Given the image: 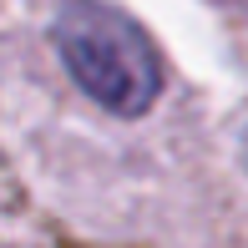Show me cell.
<instances>
[{
    "label": "cell",
    "mask_w": 248,
    "mask_h": 248,
    "mask_svg": "<svg viewBox=\"0 0 248 248\" xmlns=\"http://www.w3.org/2000/svg\"><path fill=\"white\" fill-rule=\"evenodd\" d=\"M56 46L76 86L117 117H142L162 96V61L147 31L107 0H66L56 16Z\"/></svg>",
    "instance_id": "cell-1"
},
{
    "label": "cell",
    "mask_w": 248,
    "mask_h": 248,
    "mask_svg": "<svg viewBox=\"0 0 248 248\" xmlns=\"http://www.w3.org/2000/svg\"><path fill=\"white\" fill-rule=\"evenodd\" d=\"M223 5H248V0H223Z\"/></svg>",
    "instance_id": "cell-2"
},
{
    "label": "cell",
    "mask_w": 248,
    "mask_h": 248,
    "mask_svg": "<svg viewBox=\"0 0 248 248\" xmlns=\"http://www.w3.org/2000/svg\"><path fill=\"white\" fill-rule=\"evenodd\" d=\"M243 147H248V142H243Z\"/></svg>",
    "instance_id": "cell-3"
}]
</instances>
